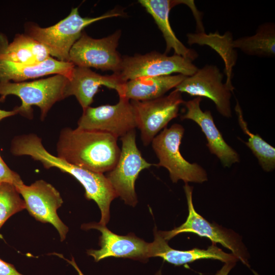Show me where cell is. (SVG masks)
I'll use <instances>...</instances> for the list:
<instances>
[{
  "mask_svg": "<svg viewBox=\"0 0 275 275\" xmlns=\"http://www.w3.org/2000/svg\"><path fill=\"white\" fill-rule=\"evenodd\" d=\"M0 275H23L19 272L14 266L0 258Z\"/></svg>",
  "mask_w": 275,
  "mask_h": 275,
  "instance_id": "obj_26",
  "label": "cell"
},
{
  "mask_svg": "<svg viewBox=\"0 0 275 275\" xmlns=\"http://www.w3.org/2000/svg\"><path fill=\"white\" fill-rule=\"evenodd\" d=\"M77 128L100 131L116 138L122 137L136 127L133 108L128 99L119 97L114 105L89 106L77 122Z\"/></svg>",
  "mask_w": 275,
  "mask_h": 275,
  "instance_id": "obj_11",
  "label": "cell"
},
{
  "mask_svg": "<svg viewBox=\"0 0 275 275\" xmlns=\"http://www.w3.org/2000/svg\"><path fill=\"white\" fill-rule=\"evenodd\" d=\"M15 187L22 196L25 209L30 215L37 221L52 225L58 231L61 241H64L69 229L57 213L63 203L59 191L43 180H37L30 185L22 182Z\"/></svg>",
  "mask_w": 275,
  "mask_h": 275,
  "instance_id": "obj_12",
  "label": "cell"
},
{
  "mask_svg": "<svg viewBox=\"0 0 275 275\" xmlns=\"http://www.w3.org/2000/svg\"><path fill=\"white\" fill-rule=\"evenodd\" d=\"M202 97H196L185 101L186 113L181 116V120L189 119L196 122L201 128L207 140L206 144L211 154L215 155L225 167H230L239 162L237 152L224 139L216 126L210 111H202L200 107Z\"/></svg>",
  "mask_w": 275,
  "mask_h": 275,
  "instance_id": "obj_15",
  "label": "cell"
},
{
  "mask_svg": "<svg viewBox=\"0 0 275 275\" xmlns=\"http://www.w3.org/2000/svg\"><path fill=\"white\" fill-rule=\"evenodd\" d=\"M28 155L34 160L40 161L47 169L57 168L75 178L84 187L86 198L94 200L98 205L101 211L99 223L106 226L109 220L111 203L118 197L106 176L103 173L89 171L53 155L39 141L31 146Z\"/></svg>",
  "mask_w": 275,
  "mask_h": 275,
  "instance_id": "obj_2",
  "label": "cell"
},
{
  "mask_svg": "<svg viewBox=\"0 0 275 275\" xmlns=\"http://www.w3.org/2000/svg\"><path fill=\"white\" fill-rule=\"evenodd\" d=\"M121 15V13L113 11L96 17H82L76 7L72 8L64 19L49 27L27 23L25 34L42 44L50 56L59 61L69 62L70 51L86 26L100 20Z\"/></svg>",
  "mask_w": 275,
  "mask_h": 275,
  "instance_id": "obj_3",
  "label": "cell"
},
{
  "mask_svg": "<svg viewBox=\"0 0 275 275\" xmlns=\"http://www.w3.org/2000/svg\"><path fill=\"white\" fill-rule=\"evenodd\" d=\"M62 258H64L63 257ZM65 260L75 268V269L77 271L78 275H84L83 273L81 272V271L80 270V269L78 267L73 257H72L71 260H69L67 259H65Z\"/></svg>",
  "mask_w": 275,
  "mask_h": 275,
  "instance_id": "obj_29",
  "label": "cell"
},
{
  "mask_svg": "<svg viewBox=\"0 0 275 275\" xmlns=\"http://www.w3.org/2000/svg\"><path fill=\"white\" fill-rule=\"evenodd\" d=\"M186 76L178 74L159 76H146L128 80L124 83L119 97L129 100L146 101L164 96L176 88Z\"/></svg>",
  "mask_w": 275,
  "mask_h": 275,
  "instance_id": "obj_19",
  "label": "cell"
},
{
  "mask_svg": "<svg viewBox=\"0 0 275 275\" xmlns=\"http://www.w3.org/2000/svg\"><path fill=\"white\" fill-rule=\"evenodd\" d=\"M81 228L85 230L95 229L101 234L99 238L100 249L87 251L88 254L93 257L96 262L107 257L127 258L142 261L150 257L151 243L133 234L119 235L99 223L83 224Z\"/></svg>",
  "mask_w": 275,
  "mask_h": 275,
  "instance_id": "obj_14",
  "label": "cell"
},
{
  "mask_svg": "<svg viewBox=\"0 0 275 275\" xmlns=\"http://www.w3.org/2000/svg\"><path fill=\"white\" fill-rule=\"evenodd\" d=\"M2 159V158L1 157V156H0V160Z\"/></svg>",
  "mask_w": 275,
  "mask_h": 275,
  "instance_id": "obj_30",
  "label": "cell"
},
{
  "mask_svg": "<svg viewBox=\"0 0 275 275\" xmlns=\"http://www.w3.org/2000/svg\"><path fill=\"white\" fill-rule=\"evenodd\" d=\"M67 88V97L74 95L83 109L90 106L101 86L115 90L118 95L124 82L118 73L102 75L90 68L74 66Z\"/></svg>",
  "mask_w": 275,
  "mask_h": 275,
  "instance_id": "obj_16",
  "label": "cell"
},
{
  "mask_svg": "<svg viewBox=\"0 0 275 275\" xmlns=\"http://www.w3.org/2000/svg\"><path fill=\"white\" fill-rule=\"evenodd\" d=\"M2 101V98L0 97V101ZM16 114H17V113L14 109L8 111L0 109V121L4 118L15 115Z\"/></svg>",
  "mask_w": 275,
  "mask_h": 275,
  "instance_id": "obj_28",
  "label": "cell"
},
{
  "mask_svg": "<svg viewBox=\"0 0 275 275\" xmlns=\"http://www.w3.org/2000/svg\"><path fill=\"white\" fill-rule=\"evenodd\" d=\"M75 65L70 62L59 61L50 57L35 65H23L0 59V82H23L50 74H61L69 79Z\"/></svg>",
  "mask_w": 275,
  "mask_h": 275,
  "instance_id": "obj_18",
  "label": "cell"
},
{
  "mask_svg": "<svg viewBox=\"0 0 275 275\" xmlns=\"http://www.w3.org/2000/svg\"><path fill=\"white\" fill-rule=\"evenodd\" d=\"M139 3L152 16L158 28L162 34L166 43L165 54L173 49L175 54L193 61L198 54L196 50L186 47L176 37L169 21V13L177 1L139 0Z\"/></svg>",
  "mask_w": 275,
  "mask_h": 275,
  "instance_id": "obj_20",
  "label": "cell"
},
{
  "mask_svg": "<svg viewBox=\"0 0 275 275\" xmlns=\"http://www.w3.org/2000/svg\"><path fill=\"white\" fill-rule=\"evenodd\" d=\"M235 264V262L226 263L223 267L217 272L216 275H228Z\"/></svg>",
  "mask_w": 275,
  "mask_h": 275,
  "instance_id": "obj_27",
  "label": "cell"
},
{
  "mask_svg": "<svg viewBox=\"0 0 275 275\" xmlns=\"http://www.w3.org/2000/svg\"><path fill=\"white\" fill-rule=\"evenodd\" d=\"M0 182L10 183L15 186L23 182L20 176L11 170L3 159L0 160Z\"/></svg>",
  "mask_w": 275,
  "mask_h": 275,
  "instance_id": "obj_25",
  "label": "cell"
},
{
  "mask_svg": "<svg viewBox=\"0 0 275 275\" xmlns=\"http://www.w3.org/2000/svg\"><path fill=\"white\" fill-rule=\"evenodd\" d=\"M188 214L185 222L181 226L169 231H160L164 239L168 241L182 233H193L200 237L209 238L213 243H219L230 250L238 260L247 264V252L240 236L236 233L217 224L209 222L195 209L193 203V187L185 183Z\"/></svg>",
  "mask_w": 275,
  "mask_h": 275,
  "instance_id": "obj_7",
  "label": "cell"
},
{
  "mask_svg": "<svg viewBox=\"0 0 275 275\" xmlns=\"http://www.w3.org/2000/svg\"><path fill=\"white\" fill-rule=\"evenodd\" d=\"M232 47L240 49L244 53L259 57L275 56V25L265 22L259 25L256 33L233 40Z\"/></svg>",
  "mask_w": 275,
  "mask_h": 275,
  "instance_id": "obj_22",
  "label": "cell"
},
{
  "mask_svg": "<svg viewBox=\"0 0 275 275\" xmlns=\"http://www.w3.org/2000/svg\"><path fill=\"white\" fill-rule=\"evenodd\" d=\"M69 82L67 77L61 74L29 82H0V96L3 101L9 95L18 97L21 105L14 109L29 119L33 117L32 106H38L43 121L55 103L67 97Z\"/></svg>",
  "mask_w": 275,
  "mask_h": 275,
  "instance_id": "obj_4",
  "label": "cell"
},
{
  "mask_svg": "<svg viewBox=\"0 0 275 275\" xmlns=\"http://www.w3.org/2000/svg\"><path fill=\"white\" fill-rule=\"evenodd\" d=\"M154 239L150 243V256L158 257L175 265H182L202 259H212L223 262H235L238 259L233 254L224 252L213 243L206 250L194 248L190 250H177L170 247L160 231L154 230Z\"/></svg>",
  "mask_w": 275,
  "mask_h": 275,
  "instance_id": "obj_17",
  "label": "cell"
},
{
  "mask_svg": "<svg viewBox=\"0 0 275 275\" xmlns=\"http://www.w3.org/2000/svg\"><path fill=\"white\" fill-rule=\"evenodd\" d=\"M224 75L213 65H206L198 69L191 76H186L175 90L192 96L206 97L215 104L218 113L223 117H232L230 98L232 92L223 82Z\"/></svg>",
  "mask_w": 275,
  "mask_h": 275,
  "instance_id": "obj_13",
  "label": "cell"
},
{
  "mask_svg": "<svg viewBox=\"0 0 275 275\" xmlns=\"http://www.w3.org/2000/svg\"><path fill=\"white\" fill-rule=\"evenodd\" d=\"M130 102L142 142L144 146H148L159 131L178 116L180 106L185 101L181 93L175 89L168 95L154 99Z\"/></svg>",
  "mask_w": 275,
  "mask_h": 275,
  "instance_id": "obj_10",
  "label": "cell"
},
{
  "mask_svg": "<svg viewBox=\"0 0 275 275\" xmlns=\"http://www.w3.org/2000/svg\"><path fill=\"white\" fill-rule=\"evenodd\" d=\"M184 132L182 125L174 124L153 139L152 146L159 160L156 166L166 168L174 183L179 180L185 183H203L208 180L206 171L197 163L185 160L180 152Z\"/></svg>",
  "mask_w": 275,
  "mask_h": 275,
  "instance_id": "obj_5",
  "label": "cell"
},
{
  "mask_svg": "<svg viewBox=\"0 0 275 275\" xmlns=\"http://www.w3.org/2000/svg\"><path fill=\"white\" fill-rule=\"evenodd\" d=\"M117 138L100 131L64 128L57 144V156L96 173L110 171L119 159Z\"/></svg>",
  "mask_w": 275,
  "mask_h": 275,
  "instance_id": "obj_1",
  "label": "cell"
},
{
  "mask_svg": "<svg viewBox=\"0 0 275 275\" xmlns=\"http://www.w3.org/2000/svg\"><path fill=\"white\" fill-rule=\"evenodd\" d=\"M135 137L134 129L121 138L122 149L119 159L106 175L117 196L133 207L138 203L135 180L142 171L152 166L142 156L136 146Z\"/></svg>",
  "mask_w": 275,
  "mask_h": 275,
  "instance_id": "obj_6",
  "label": "cell"
},
{
  "mask_svg": "<svg viewBox=\"0 0 275 275\" xmlns=\"http://www.w3.org/2000/svg\"><path fill=\"white\" fill-rule=\"evenodd\" d=\"M235 111L238 116V121L244 133L248 135L247 142H243L257 157L263 170L270 172L275 168V148L264 141L258 134L250 131L248 124L244 120L242 111L236 101Z\"/></svg>",
  "mask_w": 275,
  "mask_h": 275,
  "instance_id": "obj_23",
  "label": "cell"
},
{
  "mask_svg": "<svg viewBox=\"0 0 275 275\" xmlns=\"http://www.w3.org/2000/svg\"><path fill=\"white\" fill-rule=\"evenodd\" d=\"M192 61L182 56L152 51L145 54L123 56L119 73L124 82L141 77L159 76L178 73L186 76L198 70Z\"/></svg>",
  "mask_w": 275,
  "mask_h": 275,
  "instance_id": "obj_9",
  "label": "cell"
},
{
  "mask_svg": "<svg viewBox=\"0 0 275 275\" xmlns=\"http://www.w3.org/2000/svg\"><path fill=\"white\" fill-rule=\"evenodd\" d=\"M25 208L24 201L15 186L0 182V228L9 217Z\"/></svg>",
  "mask_w": 275,
  "mask_h": 275,
  "instance_id": "obj_24",
  "label": "cell"
},
{
  "mask_svg": "<svg viewBox=\"0 0 275 275\" xmlns=\"http://www.w3.org/2000/svg\"><path fill=\"white\" fill-rule=\"evenodd\" d=\"M121 35L118 30L106 37L94 39L82 32L70 51L69 62L75 66L119 73L122 57L117 48Z\"/></svg>",
  "mask_w": 275,
  "mask_h": 275,
  "instance_id": "obj_8",
  "label": "cell"
},
{
  "mask_svg": "<svg viewBox=\"0 0 275 275\" xmlns=\"http://www.w3.org/2000/svg\"><path fill=\"white\" fill-rule=\"evenodd\" d=\"M50 57L47 49L27 34H17L9 43L0 34V59L11 63L35 65Z\"/></svg>",
  "mask_w": 275,
  "mask_h": 275,
  "instance_id": "obj_21",
  "label": "cell"
}]
</instances>
